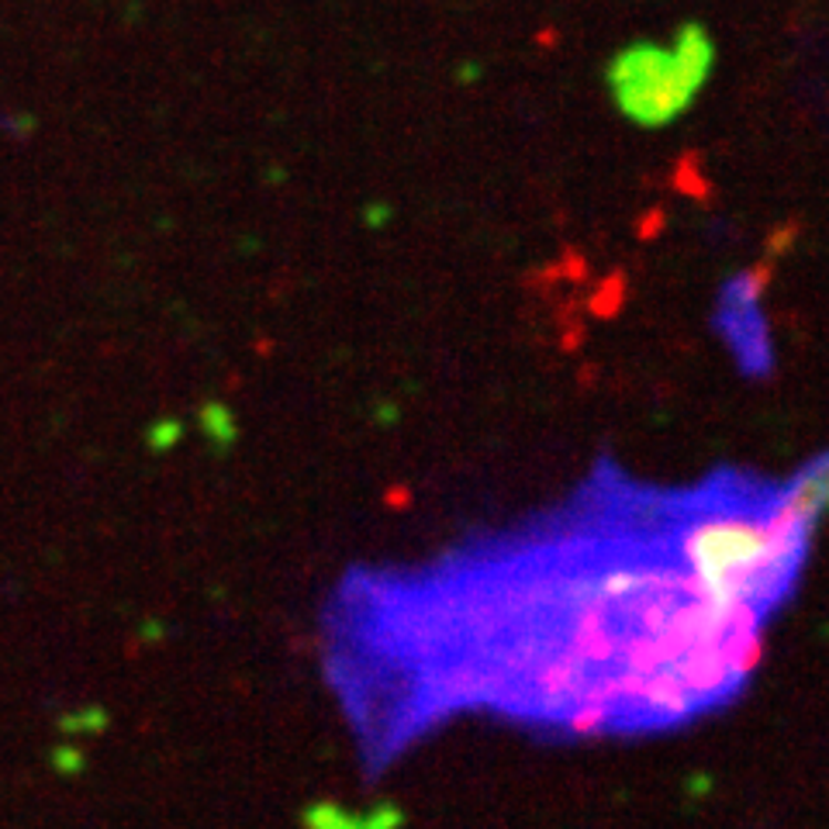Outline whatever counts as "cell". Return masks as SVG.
<instances>
[{
    "instance_id": "6da1fadb",
    "label": "cell",
    "mask_w": 829,
    "mask_h": 829,
    "mask_svg": "<svg viewBox=\"0 0 829 829\" xmlns=\"http://www.w3.org/2000/svg\"><path fill=\"white\" fill-rule=\"evenodd\" d=\"M716 63V45L702 24H684L674 45L636 42L609 63V87L619 111L643 128H661L688 111Z\"/></svg>"
}]
</instances>
